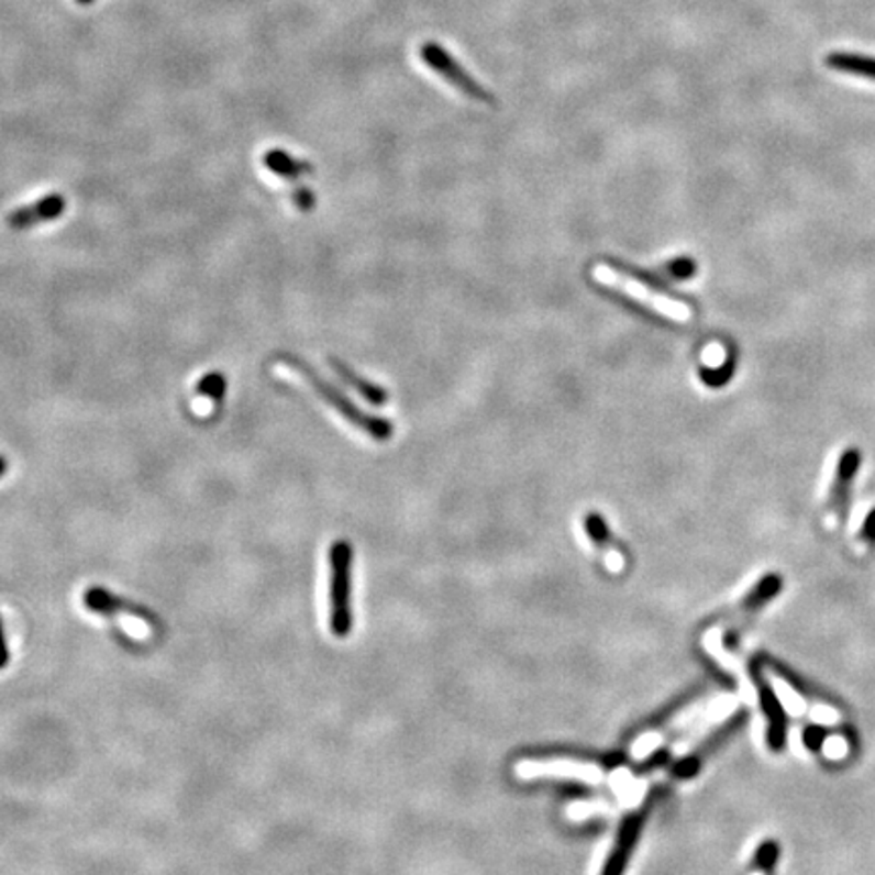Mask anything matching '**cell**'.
<instances>
[{
	"mask_svg": "<svg viewBox=\"0 0 875 875\" xmlns=\"http://www.w3.org/2000/svg\"><path fill=\"white\" fill-rule=\"evenodd\" d=\"M278 361L283 363L284 367L297 372L314 389V394L322 401H326L341 418H345L348 424L359 428L361 432H365L367 436L374 438L377 442H386L394 434V425L384 418H374V416L359 410L341 389H336L333 384L322 379L321 375L317 374V369L302 357L292 355V353H280Z\"/></svg>",
	"mask_w": 875,
	"mask_h": 875,
	"instance_id": "6da1fadb",
	"label": "cell"
},
{
	"mask_svg": "<svg viewBox=\"0 0 875 875\" xmlns=\"http://www.w3.org/2000/svg\"><path fill=\"white\" fill-rule=\"evenodd\" d=\"M592 278L598 284H602L606 288H614L620 290L622 295L631 297L632 300L641 302L644 307L655 310L658 314L673 319V321H689L691 319V310L689 307L677 300V298L665 295L658 286H655L649 280H644L636 274L622 270L620 266L608 264V262H600L592 268Z\"/></svg>",
	"mask_w": 875,
	"mask_h": 875,
	"instance_id": "7a4b0ae2",
	"label": "cell"
},
{
	"mask_svg": "<svg viewBox=\"0 0 875 875\" xmlns=\"http://www.w3.org/2000/svg\"><path fill=\"white\" fill-rule=\"evenodd\" d=\"M331 562V631L339 639L351 632V562L353 550L347 541H336L329 554Z\"/></svg>",
	"mask_w": 875,
	"mask_h": 875,
	"instance_id": "3957f363",
	"label": "cell"
},
{
	"mask_svg": "<svg viewBox=\"0 0 875 875\" xmlns=\"http://www.w3.org/2000/svg\"><path fill=\"white\" fill-rule=\"evenodd\" d=\"M783 576L780 574H766L754 584V588L740 600V605L734 606L728 617L732 620V627L723 634V646L726 651H735L742 634L747 629V624L756 618L760 610L766 605H771L778 594L783 592Z\"/></svg>",
	"mask_w": 875,
	"mask_h": 875,
	"instance_id": "277c9868",
	"label": "cell"
},
{
	"mask_svg": "<svg viewBox=\"0 0 875 875\" xmlns=\"http://www.w3.org/2000/svg\"><path fill=\"white\" fill-rule=\"evenodd\" d=\"M747 673L754 682V687L758 691L760 708L766 716V744L773 750L774 754H780L786 750V740H788V718H786L785 708L780 704V699L774 694L773 685L766 679L764 675V663L762 658H754L747 665Z\"/></svg>",
	"mask_w": 875,
	"mask_h": 875,
	"instance_id": "5b68a950",
	"label": "cell"
},
{
	"mask_svg": "<svg viewBox=\"0 0 875 875\" xmlns=\"http://www.w3.org/2000/svg\"><path fill=\"white\" fill-rule=\"evenodd\" d=\"M420 55L432 71H436L440 78L446 79V84H451L452 88L461 91L464 98L478 103H495V96L489 90H485L477 79L464 69L463 65L458 64L436 43H425L424 47L420 49Z\"/></svg>",
	"mask_w": 875,
	"mask_h": 875,
	"instance_id": "8992f818",
	"label": "cell"
},
{
	"mask_svg": "<svg viewBox=\"0 0 875 875\" xmlns=\"http://www.w3.org/2000/svg\"><path fill=\"white\" fill-rule=\"evenodd\" d=\"M862 451L845 448L839 454L835 464V475L831 478L829 495L824 501V516L833 517L839 528H845L851 509V490L853 480L862 468Z\"/></svg>",
	"mask_w": 875,
	"mask_h": 875,
	"instance_id": "52a82bcc",
	"label": "cell"
},
{
	"mask_svg": "<svg viewBox=\"0 0 875 875\" xmlns=\"http://www.w3.org/2000/svg\"><path fill=\"white\" fill-rule=\"evenodd\" d=\"M747 721H750V711H747V709L735 711L730 720L723 721L713 734H709L708 738L697 746L696 752H691L689 756H685V758L679 760V762H675L673 768H671V776H673V778H679V780H689V778H694V776L701 771V766H704L723 744H728L730 740H734L735 735L740 734V732L746 728Z\"/></svg>",
	"mask_w": 875,
	"mask_h": 875,
	"instance_id": "ba28073f",
	"label": "cell"
},
{
	"mask_svg": "<svg viewBox=\"0 0 875 875\" xmlns=\"http://www.w3.org/2000/svg\"><path fill=\"white\" fill-rule=\"evenodd\" d=\"M653 802H646L639 811L632 812L631 817H627V821L620 827V833L617 837V843L610 851L608 860L605 863V870L600 875H624V870L629 865L632 851L636 848V841L643 833L644 821L651 815Z\"/></svg>",
	"mask_w": 875,
	"mask_h": 875,
	"instance_id": "9c48e42d",
	"label": "cell"
},
{
	"mask_svg": "<svg viewBox=\"0 0 875 875\" xmlns=\"http://www.w3.org/2000/svg\"><path fill=\"white\" fill-rule=\"evenodd\" d=\"M67 207V199L62 193H47L37 199L35 203L16 207L7 215V225L14 232L33 230L41 223H52L62 218Z\"/></svg>",
	"mask_w": 875,
	"mask_h": 875,
	"instance_id": "30bf717a",
	"label": "cell"
},
{
	"mask_svg": "<svg viewBox=\"0 0 875 875\" xmlns=\"http://www.w3.org/2000/svg\"><path fill=\"white\" fill-rule=\"evenodd\" d=\"M760 658H762L764 667H768V669H773L776 675H780V677L797 691L798 696L805 697L807 701L821 704V706H831V708L837 709L845 708V704H843L841 699H837L833 694L824 691L823 687H819L817 683L805 679L802 675H798L797 671L790 669L783 661H776L773 656H760Z\"/></svg>",
	"mask_w": 875,
	"mask_h": 875,
	"instance_id": "8fae6325",
	"label": "cell"
},
{
	"mask_svg": "<svg viewBox=\"0 0 875 875\" xmlns=\"http://www.w3.org/2000/svg\"><path fill=\"white\" fill-rule=\"evenodd\" d=\"M84 605L88 610L91 612H96V614H106V617H110V614H118V612H129L132 617L142 618V620H148V622H155V618L153 614L148 612V610H144L141 606L132 605L129 600H124V598H120V596H114V594L108 592V590H103V588H98V586H93L90 590H86L84 594Z\"/></svg>",
	"mask_w": 875,
	"mask_h": 875,
	"instance_id": "7c38bea8",
	"label": "cell"
},
{
	"mask_svg": "<svg viewBox=\"0 0 875 875\" xmlns=\"http://www.w3.org/2000/svg\"><path fill=\"white\" fill-rule=\"evenodd\" d=\"M517 773L525 778L531 776H541V774H562V776H574V778H584V780H600V771L596 766H586V764H578V762H566V760H557V762H525L517 768Z\"/></svg>",
	"mask_w": 875,
	"mask_h": 875,
	"instance_id": "4fadbf2b",
	"label": "cell"
},
{
	"mask_svg": "<svg viewBox=\"0 0 875 875\" xmlns=\"http://www.w3.org/2000/svg\"><path fill=\"white\" fill-rule=\"evenodd\" d=\"M584 528L588 531V538L592 540L594 545L605 555L608 567L618 572L622 567V555L618 552L617 545L612 543V535L606 525L605 517L598 516V513H588L584 519Z\"/></svg>",
	"mask_w": 875,
	"mask_h": 875,
	"instance_id": "5bb4252c",
	"label": "cell"
},
{
	"mask_svg": "<svg viewBox=\"0 0 875 875\" xmlns=\"http://www.w3.org/2000/svg\"><path fill=\"white\" fill-rule=\"evenodd\" d=\"M329 365L333 367V372H335L348 387H353V389L359 394L361 398L367 399V401L374 403V406H384V403H386V389H381V387L375 386L372 381L363 379L361 375L355 374L351 367H347L343 361H339L336 357H331V359H329Z\"/></svg>",
	"mask_w": 875,
	"mask_h": 875,
	"instance_id": "9a60e30c",
	"label": "cell"
},
{
	"mask_svg": "<svg viewBox=\"0 0 875 875\" xmlns=\"http://www.w3.org/2000/svg\"><path fill=\"white\" fill-rule=\"evenodd\" d=\"M264 165L268 170H272L274 175H278V177H283L284 180H297L302 177V175H307V173H312V167H310L309 163H304V160H298L295 156L288 155V153H284V151H268L266 155H264Z\"/></svg>",
	"mask_w": 875,
	"mask_h": 875,
	"instance_id": "2e32d148",
	"label": "cell"
},
{
	"mask_svg": "<svg viewBox=\"0 0 875 875\" xmlns=\"http://www.w3.org/2000/svg\"><path fill=\"white\" fill-rule=\"evenodd\" d=\"M827 64L833 69H839V71H848V74H855V76H863V78L875 79V59H870V57L850 55V53H833V55H829Z\"/></svg>",
	"mask_w": 875,
	"mask_h": 875,
	"instance_id": "e0dca14e",
	"label": "cell"
},
{
	"mask_svg": "<svg viewBox=\"0 0 875 875\" xmlns=\"http://www.w3.org/2000/svg\"><path fill=\"white\" fill-rule=\"evenodd\" d=\"M778 860H780V845L774 839H766L760 843L758 850L754 851L750 870L756 874L773 875Z\"/></svg>",
	"mask_w": 875,
	"mask_h": 875,
	"instance_id": "ac0fdd59",
	"label": "cell"
},
{
	"mask_svg": "<svg viewBox=\"0 0 875 875\" xmlns=\"http://www.w3.org/2000/svg\"><path fill=\"white\" fill-rule=\"evenodd\" d=\"M195 394L201 398L211 399L215 406H221V401L228 394V377L221 372H209L197 381Z\"/></svg>",
	"mask_w": 875,
	"mask_h": 875,
	"instance_id": "d6986e66",
	"label": "cell"
},
{
	"mask_svg": "<svg viewBox=\"0 0 875 875\" xmlns=\"http://www.w3.org/2000/svg\"><path fill=\"white\" fill-rule=\"evenodd\" d=\"M833 734H843V732H841L839 728L809 726V728H805V732H802V742H805L807 750H811V752H819L821 746L824 744V740H827L829 735Z\"/></svg>",
	"mask_w": 875,
	"mask_h": 875,
	"instance_id": "ffe728a7",
	"label": "cell"
},
{
	"mask_svg": "<svg viewBox=\"0 0 875 875\" xmlns=\"http://www.w3.org/2000/svg\"><path fill=\"white\" fill-rule=\"evenodd\" d=\"M696 270L697 266L694 259L677 258L669 262V264H665L658 272L669 276V278H675V280H687V278H691L696 274Z\"/></svg>",
	"mask_w": 875,
	"mask_h": 875,
	"instance_id": "44dd1931",
	"label": "cell"
},
{
	"mask_svg": "<svg viewBox=\"0 0 875 875\" xmlns=\"http://www.w3.org/2000/svg\"><path fill=\"white\" fill-rule=\"evenodd\" d=\"M857 541L863 543L867 550H874L875 547V509L874 511H870L867 517H865V521H863L862 529L857 531Z\"/></svg>",
	"mask_w": 875,
	"mask_h": 875,
	"instance_id": "7402d4cb",
	"label": "cell"
},
{
	"mask_svg": "<svg viewBox=\"0 0 875 875\" xmlns=\"http://www.w3.org/2000/svg\"><path fill=\"white\" fill-rule=\"evenodd\" d=\"M292 199L298 209H302V211H309L314 206V195L310 189H298L297 193L292 195Z\"/></svg>",
	"mask_w": 875,
	"mask_h": 875,
	"instance_id": "603a6c76",
	"label": "cell"
},
{
	"mask_svg": "<svg viewBox=\"0 0 875 875\" xmlns=\"http://www.w3.org/2000/svg\"><path fill=\"white\" fill-rule=\"evenodd\" d=\"M9 665V646H7V639H4V629H2V620H0V671Z\"/></svg>",
	"mask_w": 875,
	"mask_h": 875,
	"instance_id": "cb8c5ba5",
	"label": "cell"
},
{
	"mask_svg": "<svg viewBox=\"0 0 875 875\" xmlns=\"http://www.w3.org/2000/svg\"><path fill=\"white\" fill-rule=\"evenodd\" d=\"M7 470H9V461H7V458L0 454V478L7 475Z\"/></svg>",
	"mask_w": 875,
	"mask_h": 875,
	"instance_id": "d4e9b609",
	"label": "cell"
},
{
	"mask_svg": "<svg viewBox=\"0 0 875 875\" xmlns=\"http://www.w3.org/2000/svg\"><path fill=\"white\" fill-rule=\"evenodd\" d=\"M79 4H90L91 0H78Z\"/></svg>",
	"mask_w": 875,
	"mask_h": 875,
	"instance_id": "484cf974",
	"label": "cell"
}]
</instances>
